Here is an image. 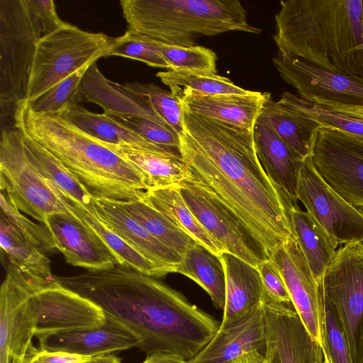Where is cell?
Returning <instances> with one entry per match:
<instances>
[{"instance_id":"ab89813d","label":"cell","mask_w":363,"mask_h":363,"mask_svg":"<svg viewBox=\"0 0 363 363\" xmlns=\"http://www.w3.org/2000/svg\"><path fill=\"white\" fill-rule=\"evenodd\" d=\"M125 88L147 101L155 113L177 134L183 131V110L179 99L171 92L152 83L129 82Z\"/></svg>"},{"instance_id":"bcb514c9","label":"cell","mask_w":363,"mask_h":363,"mask_svg":"<svg viewBox=\"0 0 363 363\" xmlns=\"http://www.w3.org/2000/svg\"><path fill=\"white\" fill-rule=\"evenodd\" d=\"M89 357L64 352H50L38 349L33 357V361L34 363H84Z\"/></svg>"},{"instance_id":"484cf974","label":"cell","mask_w":363,"mask_h":363,"mask_svg":"<svg viewBox=\"0 0 363 363\" xmlns=\"http://www.w3.org/2000/svg\"><path fill=\"white\" fill-rule=\"evenodd\" d=\"M58 113L75 126L106 145L128 146L137 149L171 152L149 141L104 113L91 112L79 104L67 106Z\"/></svg>"},{"instance_id":"c3c4849f","label":"cell","mask_w":363,"mask_h":363,"mask_svg":"<svg viewBox=\"0 0 363 363\" xmlns=\"http://www.w3.org/2000/svg\"><path fill=\"white\" fill-rule=\"evenodd\" d=\"M84 363H122L121 359L112 353L101 354L89 357Z\"/></svg>"},{"instance_id":"cb8c5ba5","label":"cell","mask_w":363,"mask_h":363,"mask_svg":"<svg viewBox=\"0 0 363 363\" xmlns=\"http://www.w3.org/2000/svg\"><path fill=\"white\" fill-rule=\"evenodd\" d=\"M258 158L270 179L297 203V187L304 161L259 118L254 128Z\"/></svg>"},{"instance_id":"9a60e30c","label":"cell","mask_w":363,"mask_h":363,"mask_svg":"<svg viewBox=\"0 0 363 363\" xmlns=\"http://www.w3.org/2000/svg\"><path fill=\"white\" fill-rule=\"evenodd\" d=\"M272 61L281 77L306 101L325 106H363V78L318 67L280 50Z\"/></svg>"},{"instance_id":"ffe728a7","label":"cell","mask_w":363,"mask_h":363,"mask_svg":"<svg viewBox=\"0 0 363 363\" xmlns=\"http://www.w3.org/2000/svg\"><path fill=\"white\" fill-rule=\"evenodd\" d=\"M94 206L100 220L152 262L163 276L176 272L183 260V256L157 239L114 201L94 199Z\"/></svg>"},{"instance_id":"8fae6325","label":"cell","mask_w":363,"mask_h":363,"mask_svg":"<svg viewBox=\"0 0 363 363\" xmlns=\"http://www.w3.org/2000/svg\"><path fill=\"white\" fill-rule=\"evenodd\" d=\"M28 302L38 340L57 333L99 328L106 320L98 305L63 286L56 278L48 283L34 281Z\"/></svg>"},{"instance_id":"7dc6e473","label":"cell","mask_w":363,"mask_h":363,"mask_svg":"<svg viewBox=\"0 0 363 363\" xmlns=\"http://www.w3.org/2000/svg\"><path fill=\"white\" fill-rule=\"evenodd\" d=\"M142 363H189V361L172 354L155 353L147 356Z\"/></svg>"},{"instance_id":"7a4b0ae2","label":"cell","mask_w":363,"mask_h":363,"mask_svg":"<svg viewBox=\"0 0 363 363\" xmlns=\"http://www.w3.org/2000/svg\"><path fill=\"white\" fill-rule=\"evenodd\" d=\"M55 277L63 286L98 305L106 317L132 332L147 356L167 353L190 361L220 325L179 292L119 264L107 269Z\"/></svg>"},{"instance_id":"f546056e","label":"cell","mask_w":363,"mask_h":363,"mask_svg":"<svg viewBox=\"0 0 363 363\" xmlns=\"http://www.w3.org/2000/svg\"><path fill=\"white\" fill-rule=\"evenodd\" d=\"M295 238L316 282L333 259L337 246L323 228L307 212L294 203L291 210Z\"/></svg>"},{"instance_id":"3957f363","label":"cell","mask_w":363,"mask_h":363,"mask_svg":"<svg viewBox=\"0 0 363 363\" xmlns=\"http://www.w3.org/2000/svg\"><path fill=\"white\" fill-rule=\"evenodd\" d=\"M275 22L279 50L318 67L363 78L362 1H282Z\"/></svg>"},{"instance_id":"d6a6232c","label":"cell","mask_w":363,"mask_h":363,"mask_svg":"<svg viewBox=\"0 0 363 363\" xmlns=\"http://www.w3.org/2000/svg\"><path fill=\"white\" fill-rule=\"evenodd\" d=\"M0 243L7 263L28 278L44 283L55 279L47 253L24 238L2 216H0Z\"/></svg>"},{"instance_id":"e575fe53","label":"cell","mask_w":363,"mask_h":363,"mask_svg":"<svg viewBox=\"0 0 363 363\" xmlns=\"http://www.w3.org/2000/svg\"><path fill=\"white\" fill-rule=\"evenodd\" d=\"M115 202L157 239L177 251L182 256L184 255L189 247L195 242L167 218L140 198Z\"/></svg>"},{"instance_id":"603a6c76","label":"cell","mask_w":363,"mask_h":363,"mask_svg":"<svg viewBox=\"0 0 363 363\" xmlns=\"http://www.w3.org/2000/svg\"><path fill=\"white\" fill-rule=\"evenodd\" d=\"M79 93L82 101L99 105L106 115L143 118L172 130L145 99L124 85L106 79L99 70L96 62L85 72L80 83Z\"/></svg>"},{"instance_id":"f907efd6","label":"cell","mask_w":363,"mask_h":363,"mask_svg":"<svg viewBox=\"0 0 363 363\" xmlns=\"http://www.w3.org/2000/svg\"><path fill=\"white\" fill-rule=\"evenodd\" d=\"M336 111L347 113L356 116L363 118V106H351L343 105H333L326 106Z\"/></svg>"},{"instance_id":"52a82bcc","label":"cell","mask_w":363,"mask_h":363,"mask_svg":"<svg viewBox=\"0 0 363 363\" xmlns=\"http://www.w3.org/2000/svg\"><path fill=\"white\" fill-rule=\"evenodd\" d=\"M114 40L104 33L84 31L67 23L43 37L37 45L26 101L105 57Z\"/></svg>"},{"instance_id":"5bb4252c","label":"cell","mask_w":363,"mask_h":363,"mask_svg":"<svg viewBox=\"0 0 363 363\" xmlns=\"http://www.w3.org/2000/svg\"><path fill=\"white\" fill-rule=\"evenodd\" d=\"M34 281L7 263L0 290V363H26L38 352L32 342L35 321L28 302Z\"/></svg>"},{"instance_id":"74e56055","label":"cell","mask_w":363,"mask_h":363,"mask_svg":"<svg viewBox=\"0 0 363 363\" xmlns=\"http://www.w3.org/2000/svg\"><path fill=\"white\" fill-rule=\"evenodd\" d=\"M158 50L169 69L216 74V54L203 46H181L157 41Z\"/></svg>"},{"instance_id":"d4e9b609","label":"cell","mask_w":363,"mask_h":363,"mask_svg":"<svg viewBox=\"0 0 363 363\" xmlns=\"http://www.w3.org/2000/svg\"><path fill=\"white\" fill-rule=\"evenodd\" d=\"M220 258L225 272V300L220 325H225L260 305L264 286L255 267L228 252L222 253Z\"/></svg>"},{"instance_id":"816d5d0a","label":"cell","mask_w":363,"mask_h":363,"mask_svg":"<svg viewBox=\"0 0 363 363\" xmlns=\"http://www.w3.org/2000/svg\"><path fill=\"white\" fill-rule=\"evenodd\" d=\"M323 354H324V361L323 363H332L330 355H329V352H323Z\"/></svg>"},{"instance_id":"2e32d148","label":"cell","mask_w":363,"mask_h":363,"mask_svg":"<svg viewBox=\"0 0 363 363\" xmlns=\"http://www.w3.org/2000/svg\"><path fill=\"white\" fill-rule=\"evenodd\" d=\"M285 282L292 305L307 332L328 352L325 311L320 284L315 280L295 236L289 237L270 255Z\"/></svg>"},{"instance_id":"4316f807","label":"cell","mask_w":363,"mask_h":363,"mask_svg":"<svg viewBox=\"0 0 363 363\" xmlns=\"http://www.w3.org/2000/svg\"><path fill=\"white\" fill-rule=\"evenodd\" d=\"M106 146L140 174L146 190L178 186L188 177V171L182 158L171 152L128 146Z\"/></svg>"},{"instance_id":"6da1fadb","label":"cell","mask_w":363,"mask_h":363,"mask_svg":"<svg viewBox=\"0 0 363 363\" xmlns=\"http://www.w3.org/2000/svg\"><path fill=\"white\" fill-rule=\"evenodd\" d=\"M183 123L180 151L189 175L240 219L269 256L295 236L294 203L264 171L253 131L184 110Z\"/></svg>"},{"instance_id":"8d00e7d4","label":"cell","mask_w":363,"mask_h":363,"mask_svg":"<svg viewBox=\"0 0 363 363\" xmlns=\"http://www.w3.org/2000/svg\"><path fill=\"white\" fill-rule=\"evenodd\" d=\"M317 122L329 128L363 138V118L309 102L298 95L284 92L279 100Z\"/></svg>"},{"instance_id":"7bdbcfd3","label":"cell","mask_w":363,"mask_h":363,"mask_svg":"<svg viewBox=\"0 0 363 363\" xmlns=\"http://www.w3.org/2000/svg\"><path fill=\"white\" fill-rule=\"evenodd\" d=\"M110 116L149 141L182 157L179 136L173 130L143 118Z\"/></svg>"},{"instance_id":"ac0fdd59","label":"cell","mask_w":363,"mask_h":363,"mask_svg":"<svg viewBox=\"0 0 363 363\" xmlns=\"http://www.w3.org/2000/svg\"><path fill=\"white\" fill-rule=\"evenodd\" d=\"M44 224L67 264L88 271L107 269L119 264L100 237L69 211L48 214Z\"/></svg>"},{"instance_id":"836d02e7","label":"cell","mask_w":363,"mask_h":363,"mask_svg":"<svg viewBox=\"0 0 363 363\" xmlns=\"http://www.w3.org/2000/svg\"><path fill=\"white\" fill-rule=\"evenodd\" d=\"M22 135L26 153L40 174L88 211L97 215L94 199L86 188L47 150L28 135Z\"/></svg>"},{"instance_id":"f6af8a7d","label":"cell","mask_w":363,"mask_h":363,"mask_svg":"<svg viewBox=\"0 0 363 363\" xmlns=\"http://www.w3.org/2000/svg\"><path fill=\"white\" fill-rule=\"evenodd\" d=\"M257 269L264 286L263 298L292 304L283 277L273 262L269 259L261 264Z\"/></svg>"},{"instance_id":"681fc988","label":"cell","mask_w":363,"mask_h":363,"mask_svg":"<svg viewBox=\"0 0 363 363\" xmlns=\"http://www.w3.org/2000/svg\"><path fill=\"white\" fill-rule=\"evenodd\" d=\"M234 363H264V356L260 351H253L238 358Z\"/></svg>"},{"instance_id":"7402d4cb","label":"cell","mask_w":363,"mask_h":363,"mask_svg":"<svg viewBox=\"0 0 363 363\" xmlns=\"http://www.w3.org/2000/svg\"><path fill=\"white\" fill-rule=\"evenodd\" d=\"M106 318L105 323L99 328L49 335L39 340L38 348L86 357L139 348L140 340L138 337L122 325Z\"/></svg>"},{"instance_id":"d6986e66","label":"cell","mask_w":363,"mask_h":363,"mask_svg":"<svg viewBox=\"0 0 363 363\" xmlns=\"http://www.w3.org/2000/svg\"><path fill=\"white\" fill-rule=\"evenodd\" d=\"M265 347L262 303L246 315L225 325L189 363H234L242 356Z\"/></svg>"},{"instance_id":"f1b7e54d","label":"cell","mask_w":363,"mask_h":363,"mask_svg":"<svg viewBox=\"0 0 363 363\" xmlns=\"http://www.w3.org/2000/svg\"><path fill=\"white\" fill-rule=\"evenodd\" d=\"M140 199L160 212L196 242L216 255H220L224 252L189 208L178 186L150 189L142 194Z\"/></svg>"},{"instance_id":"5b68a950","label":"cell","mask_w":363,"mask_h":363,"mask_svg":"<svg viewBox=\"0 0 363 363\" xmlns=\"http://www.w3.org/2000/svg\"><path fill=\"white\" fill-rule=\"evenodd\" d=\"M128 30L157 41L196 45L201 36L229 31L259 34L238 0H121Z\"/></svg>"},{"instance_id":"4fadbf2b","label":"cell","mask_w":363,"mask_h":363,"mask_svg":"<svg viewBox=\"0 0 363 363\" xmlns=\"http://www.w3.org/2000/svg\"><path fill=\"white\" fill-rule=\"evenodd\" d=\"M310 157L318 172L336 192L363 210V138L320 127Z\"/></svg>"},{"instance_id":"277c9868","label":"cell","mask_w":363,"mask_h":363,"mask_svg":"<svg viewBox=\"0 0 363 363\" xmlns=\"http://www.w3.org/2000/svg\"><path fill=\"white\" fill-rule=\"evenodd\" d=\"M13 121L16 128L47 150L94 199L130 201L146 191L134 167L60 113L37 114L22 101L16 106Z\"/></svg>"},{"instance_id":"1f68e13d","label":"cell","mask_w":363,"mask_h":363,"mask_svg":"<svg viewBox=\"0 0 363 363\" xmlns=\"http://www.w3.org/2000/svg\"><path fill=\"white\" fill-rule=\"evenodd\" d=\"M176 272L197 283L209 295L214 306L223 310L225 272L220 255L194 242L187 249Z\"/></svg>"},{"instance_id":"f5cc1de1","label":"cell","mask_w":363,"mask_h":363,"mask_svg":"<svg viewBox=\"0 0 363 363\" xmlns=\"http://www.w3.org/2000/svg\"><path fill=\"white\" fill-rule=\"evenodd\" d=\"M33 357H34V356H33L32 357L29 358V359L27 360L26 363H34V361H33Z\"/></svg>"},{"instance_id":"ba28073f","label":"cell","mask_w":363,"mask_h":363,"mask_svg":"<svg viewBox=\"0 0 363 363\" xmlns=\"http://www.w3.org/2000/svg\"><path fill=\"white\" fill-rule=\"evenodd\" d=\"M320 286L339 318L353 363H363V242L336 251Z\"/></svg>"},{"instance_id":"f35d334b","label":"cell","mask_w":363,"mask_h":363,"mask_svg":"<svg viewBox=\"0 0 363 363\" xmlns=\"http://www.w3.org/2000/svg\"><path fill=\"white\" fill-rule=\"evenodd\" d=\"M92 64L84 66L39 96L26 101L30 109L37 114H53L67 106L79 104L82 101L79 93L80 83Z\"/></svg>"},{"instance_id":"d590c367","label":"cell","mask_w":363,"mask_h":363,"mask_svg":"<svg viewBox=\"0 0 363 363\" xmlns=\"http://www.w3.org/2000/svg\"><path fill=\"white\" fill-rule=\"evenodd\" d=\"M156 76L175 96L186 91L203 94H247L251 92L235 84L229 78L216 74L167 70L158 72Z\"/></svg>"},{"instance_id":"60d3db41","label":"cell","mask_w":363,"mask_h":363,"mask_svg":"<svg viewBox=\"0 0 363 363\" xmlns=\"http://www.w3.org/2000/svg\"><path fill=\"white\" fill-rule=\"evenodd\" d=\"M110 56L136 60L150 67L169 69L158 50L157 40L128 30L123 35L115 38L105 57Z\"/></svg>"},{"instance_id":"30bf717a","label":"cell","mask_w":363,"mask_h":363,"mask_svg":"<svg viewBox=\"0 0 363 363\" xmlns=\"http://www.w3.org/2000/svg\"><path fill=\"white\" fill-rule=\"evenodd\" d=\"M178 189L197 220L224 252L256 268L270 259L265 247L240 219L189 172Z\"/></svg>"},{"instance_id":"9c48e42d","label":"cell","mask_w":363,"mask_h":363,"mask_svg":"<svg viewBox=\"0 0 363 363\" xmlns=\"http://www.w3.org/2000/svg\"><path fill=\"white\" fill-rule=\"evenodd\" d=\"M0 187L10 202L40 223L52 213L69 212L65 205L28 159L22 133L1 130Z\"/></svg>"},{"instance_id":"4dcf8cb0","label":"cell","mask_w":363,"mask_h":363,"mask_svg":"<svg viewBox=\"0 0 363 363\" xmlns=\"http://www.w3.org/2000/svg\"><path fill=\"white\" fill-rule=\"evenodd\" d=\"M48 182L62 201L67 209L93 230L109 247L116 256L119 264L134 269L153 277L163 276L152 262L107 227L97 215H94L88 211L77 201L63 193L50 182Z\"/></svg>"},{"instance_id":"44dd1931","label":"cell","mask_w":363,"mask_h":363,"mask_svg":"<svg viewBox=\"0 0 363 363\" xmlns=\"http://www.w3.org/2000/svg\"><path fill=\"white\" fill-rule=\"evenodd\" d=\"M176 97L184 111L254 131L271 94L254 91L247 94H203L186 91Z\"/></svg>"},{"instance_id":"83f0119b","label":"cell","mask_w":363,"mask_h":363,"mask_svg":"<svg viewBox=\"0 0 363 363\" xmlns=\"http://www.w3.org/2000/svg\"><path fill=\"white\" fill-rule=\"evenodd\" d=\"M259 119L303 159L311 156L316 134L321 127L317 122L271 98L264 103Z\"/></svg>"},{"instance_id":"8992f818","label":"cell","mask_w":363,"mask_h":363,"mask_svg":"<svg viewBox=\"0 0 363 363\" xmlns=\"http://www.w3.org/2000/svg\"><path fill=\"white\" fill-rule=\"evenodd\" d=\"M64 23L52 0H0L1 106L26 101L37 45Z\"/></svg>"},{"instance_id":"7c38bea8","label":"cell","mask_w":363,"mask_h":363,"mask_svg":"<svg viewBox=\"0 0 363 363\" xmlns=\"http://www.w3.org/2000/svg\"><path fill=\"white\" fill-rule=\"evenodd\" d=\"M298 200L337 245L363 242V210L336 192L314 167L304 160L298 182Z\"/></svg>"},{"instance_id":"b9f144b4","label":"cell","mask_w":363,"mask_h":363,"mask_svg":"<svg viewBox=\"0 0 363 363\" xmlns=\"http://www.w3.org/2000/svg\"><path fill=\"white\" fill-rule=\"evenodd\" d=\"M1 214L24 238L45 253L53 252L57 248L52 235L44 223H35L26 217L1 191Z\"/></svg>"},{"instance_id":"ee69618b","label":"cell","mask_w":363,"mask_h":363,"mask_svg":"<svg viewBox=\"0 0 363 363\" xmlns=\"http://www.w3.org/2000/svg\"><path fill=\"white\" fill-rule=\"evenodd\" d=\"M323 303L325 337L331 362L332 363H353L339 318L333 306L324 298Z\"/></svg>"},{"instance_id":"e0dca14e","label":"cell","mask_w":363,"mask_h":363,"mask_svg":"<svg viewBox=\"0 0 363 363\" xmlns=\"http://www.w3.org/2000/svg\"><path fill=\"white\" fill-rule=\"evenodd\" d=\"M264 363H323V349L310 336L292 304L264 298Z\"/></svg>"}]
</instances>
